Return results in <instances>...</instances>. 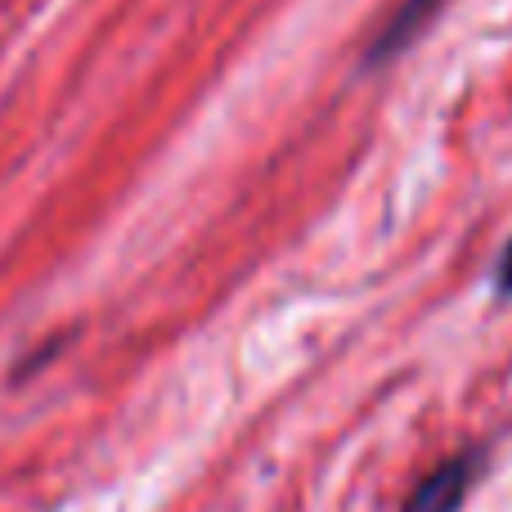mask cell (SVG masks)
<instances>
[{
	"label": "cell",
	"instance_id": "cell-1",
	"mask_svg": "<svg viewBox=\"0 0 512 512\" xmlns=\"http://www.w3.org/2000/svg\"><path fill=\"white\" fill-rule=\"evenodd\" d=\"M441 5H445V0H400V5L391 9V18L382 23V32L373 36L369 63H387L391 54L409 50V45L418 41V32H423V27L441 14Z\"/></svg>",
	"mask_w": 512,
	"mask_h": 512
},
{
	"label": "cell",
	"instance_id": "cell-3",
	"mask_svg": "<svg viewBox=\"0 0 512 512\" xmlns=\"http://www.w3.org/2000/svg\"><path fill=\"white\" fill-rule=\"evenodd\" d=\"M495 288L504 292V297L512 292V243L504 248V256H499V265H495Z\"/></svg>",
	"mask_w": 512,
	"mask_h": 512
},
{
	"label": "cell",
	"instance_id": "cell-2",
	"mask_svg": "<svg viewBox=\"0 0 512 512\" xmlns=\"http://www.w3.org/2000/svg\"><path fill=\"white\" fill-rule=\"evenodd\" d=\"M472 463H477L472 454H459V459L441 463V468L414 490V499H409L405 512H454L472 486Z\"/></svg>",
	"mask_w": 512,
	"mask_h": 512
}]
</instances>
